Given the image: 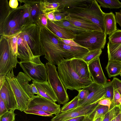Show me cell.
<instances>
[{
	"label": "cell",
	"instance_id": "cell-1",
	"mask_svg": "<svg viewBox=\"0 0 121 121\" xmlns=\"http://www.w3.org/2000/svg\"><path fill=\"white\" fill-rule=\"evenodd\" d=\"M60 38L51 31L47 27L40 30V43L42 52L44 57L50 63L57 65L64 59L74 58L70 53L60 47Z\"/></svg>",
	"mask_w": 121,
	"mask_h": 121
},
{
	"label": "cell",
	"instance_id": "cell-2",
	"mask_svg": "<svg viewBox=\"0 0 121 121\" xmlns=\"http://www.w3.org/2000/svg\"><path fill=\"white\" fill-rule=\"evenodd\" d=\"M57 66L59 76L66 90L68 89L78 91L93 82L92 80L82 79L79 76L76 58L64 59L58 63Z\"/></svg>",
	"mask_w": 121,
	"mask_h": 121
},
{
	"label": "cell",
	"instance_id": "cell-3",
	"mask_svg": "<svg viewBox=\"0 0 121 121\" xmlns=\"http://www.w3.org/2000/svg\"><path fill=\"white\" fill-rule=\"evenodd\" d=\"M14 54L8 38L0 35V86L6 79L5 77L19 62Z\"/></svg>",
	"mask_w": 121,
	"mask_h": 121
},
{
	"label": "cell",
	"instance_id": "cell-4",
	"mask_svg": "<svg viewBox=\"0 0 121 121\" xmlns=\"http://www.w3.org/2000/svg\"><path fill=\"white\" fill-rule=\"evenodd\" d=\"M26 7L24 4L11 9L5 19L0 24V35L9 37L21 31L22 19Z\"/></svg>",
	"mask_w": 121,
	"mask_h": 121
},
{
	"label": "cell",
	"instance_id": "cell-5",
	"mask_svg": "<svg viewBox=\"0 0 121 121\" xmlns=\"http://www.w3.org/2000/svg\"><path fill=\"white\" fill-rule=\"evenodd\" d=\"M66 11L69 14L77 16L92 22L105 33L104 21L105 13L101 10L100 6L96 0H93L91 4L87 7Z\"/></svg>",
	"mask_w": 121,
	"mask_h": 121
},
{
	"label": "cell",
	"instance_id": "cell-6",
	"mask_svg": "<svg viewBox=\"0 0 121 121\" xmlns=\"http://www.w3.org/2000/svg\"><path fill=\"white\" fill-rule=\"evenodd\" d=\"M107 35L102 31H88L76 35L73 39L78 44L90 51L103 49Z\"/></svg>",
	"mask_w": 121,
	"mask_h": 121
},
{
	"label": "cell",
	"instance_id": "cell-7",
	"mask_svg": "<svg viewBox=\"0 0 121 121\" xmlns=\"http://www.w3.org/2000/svg\"><path fill=\"white\" fill-rule=\"evenodd\" d=\"M40 56H35L31 61L20 62L19 64L24 73L33 81L43 82L47 81V70Z\"/></svg>",
	"mask_w": 121,
	"mask_h": 121
},
{
	"label": "cell",
	"instance_id": "cell-8",
	"mask_svg": "<svg viewBox=\"0 0 121 121\" xmlns=\"http://www.w3.org/2000/svg\"><path fill=\"white\" fill-rule=\"evenodd\" d=\"M45 65L47 70L48 80L55 95L57 101L59 104H65L69 101V98L59 77L56 67L48 62Z\"/></svg>",
	"mask_w": 121,
	"mask_h": 121
},
{
	"label": "cell",
	"instance_id": "cell-9",
	"mask_svg": "<svg viewBox=\"0 0 121 121\" xmlns=\"http://www.w3.org/2000/svg\"><path fill=\"white\" fill-rule=\"evenodd\" d=\"M41 28L33 22L23 26L21 33L34 55H43L40 43Z\"/></svg>",
	"mask_w": 121,
	"mask_h": 121
},
{
	"label": "cell",
	"instance_id": "cell-10",
	"mask_svg": "<svg viewBox=\"0 0 121 121\" xmlns=\"http://www.w3.org/2000/svg\"><path fill=\"white\" fill-rule=\"evenodd\" d=\"M14 93L17 105L18 110L22 112L27 109L30 98L22 89L14 74L13 69L5 77Z\"/></svg>",
	"mask_w": 121,
	"mask_h": 121
},
{
	"label": "cell",
	"instance_id": "cell-11",
	"mask_svg": "<svg viewBox=\"0 0 121 121\" xmlns=\"http://www.w3.org/2000/svg\"><path fill=\"white\" fill-rule=\"evenodd\" d=\"M27 110H42L57 115L60 113V106L40 95H35L30 99Z\"/></svg>",
	"mask_w": 121,
	"mask_h": 121
},
{
	"label": "cell",
	"instance_id": "cell-12",
	"mask_svg": "<svg viewBox=\"0 0 121 121\" xmlns=\"http://www.w3.org/2000/svg\"><path fill=\"white\" fill-rule=\"evenodd\" d=\"M98 103L84 106L78 107L68 112L60 113L56 115L51 121H65L68 120L81 116L89 115L95 109Z\"/></svg>",
	"mask_w": 121,
	"mask_h": 121
},
{
	"label": "cell",
	"instance_id": "cell-13",
	"mask_svg": "<svg viewBox=\"0 0 121 121\" xmlns=\"http://www.w3.org/2000/svg\"><path fill=\"white\" fill-rule=\"evenodd\" d=\"M84 88L88 90L89 94L85 99L79 101L78 107L98 103L101 100L104 99V96L106 92L104 85L93 82Z\"/></svg>",
	"mask_w": 121,
	"mask_h": 121
},
{
	"label": "cell",
	"instance_id": "cell-14",
	"mask_svg": "<svg viewBox=\"0 0 121 121\" xmlns=\"http://www.w3.org/2000/svg\"><path fill=\"white\" fill-rule=\"evenodd\" d=\"M90 76L93 82L100 85L106 84L107 79L102 69L99 58L89 63L88 64Z\"/></svg>",
	"mask_w": 121,
	"mask_h": 121
},
{
	"label": "cell",
	"instance_id": "cell-15",
	"mask_svg": "<svg viewBox=\"0 0 121 121\" xmlns=\"http://www.w3.org/2000/svg\"><path fill=\"white\" fill-rule=\"evenodd\" d=\"M0 97L10 110H18L17 104L15 96L6 79L0 86Z\"/></svg>",
	"mask_w": 121,
	"mask_h": 121
},
{
	"label": "cell",
	"instance_id": "cell-16",
	"mask_svg": "<svg viewBox=\"0 0 121 121\" xmlns=\"http://www.w3.org/2000/svg\"><path fill=\"white\" fill-rule=\"evenodd\" d=\"M65 20L75 26L88 31H98L103 32L98 26L92 22L77 16L69 14Z\"/></svg>",
	"mask_w": 121,
	"mask_h": 121
},
{
	"label": "cell",
	"instance_id": "cell-17",
	"mask_svg": "<svg viewBox=\"0 0 121 121\" xmlns=\"http://www.w3.org/2000/svg\"><path fill=\"white\" fill-rule=\"evenodd\" d=\"M16 78L22 89L30 99L34 96L35 94L39 95L33 83L29 84L31 79L25 73L20 72Z\"/></svg>",
	"mask_w": 121,
	"mask_h": 121
},
{
	"label": "cell",
	"instance_id": "cell-18",
	"mask_svg": "<svg viewBox=\"0 0 121 121\" xmlns=\"http://www.w3.org/2000/svg\"><path fill=\"white\" fill-rule=\"evenodd\" d=\"M17 43L18 55L17 58L20 60V62L31 60L35 56L28 45L24 40L21 32L18 38Z\"/></svg>",
	"mask_w": 121,
	"mask_h": 121
},
{
	"label": "cell",
	"instance_id": "cell-19",
	"mask_svg": "<svg viewBox=\"0 0 121 121\" xmlns=\"http://www.w3.org/2000/svg\"><path fill=\"white\" fill-rule=\"evenodd\" d=\"M93 0H56L60 5L57 9L65 11L77 8H85L92 4Z\"/></svg>",
	"mask_w": 121,
	"mask_h": 121
},
{
	"label": "cell",
	"instance_id": "cell-20",
	"mask_svg": "<svg viewBox=\"0 0 121 121\" xmlns=\"http://www.w3.org/2000/svg\"><path fill=\"white\" fill-rule=\"evenodd\" d=\"M32 82L37 89L39 95L53 102L57 101L55 95L48 81L40 82L32 81Z\"/></svg>",
	"mask_w": 121,
	"mask_h": 121
},
{
	"label": "cell",
	"instance_id": "cell-21",
	"mask_svg": "<svg viewBox=\"0 0 121 121\" xmlns=\"http://www.w3.org/2000/svg\"><path fill=\"white\" fill-rule=\"evenodd\" d=\"M47 27L51 31L61 39H73L75 35L67 29L56 24L48 19Z\"/></svg>",
	"mask_w": 121,
	"mask_h": 121
},
{
	"label": "cell",
	"instance_id": "cell-22",
	"mask_svg": "<svg viewBox=\"0 0 121 121\" xmlns=\"http://www.w3.org/2000/svg\"><path fill=\"white\" fill-rule=\"evenodd\" d=\"M61 48L72 55L74 58L82 59L89 51L87 48L82 47L72 46L67 45L59 39Z\"/></svg>",
	"mask_w": 121,
	"mask_h": 121
},
{
	"label": "cell",
	"instance_id": "cell-23",
	"mask_svg": "<svg viewBox=\"0 0 121 121\" xmlns=\"http://www.w3.org/2000/svg\"><path fill=\"white\" fill-rule=\"evenodd\" d=\"M107 48L108 60L121 62V44H114L109 41Z\"/></svg>",
	"mask_w": 121,
	"mask_h": 121
},
{
	"label": "cell",
	"instance_id": "cell-24",
	"mask_svg": "<svg viewBox=\"0 0 121 121\" xmlns=\"http://www.w3.org/2000/svg\"><path fill=\"white\" fill-rule=\"evenodd\" d=\"M104 21L107 35H110L117 29L115 15L112 12L105 13Z\"/></svg>",
	"mask_w": 121,
	"mask_h": 121
},
{
	"label": "cell",
	"instance_id": "cell-25",
	"mask_svg": "<svg viewBox=\"0 0 121 121\" xmlns=\"http://www.w3.org/2000/svg\"><path fill=\"white\" fill-rule=\"evenodd\" d=\"M76 67L78 74L81 78L92 80L90 76L88 64L82 59L76 58Z\"/></svg>",
	"mask_w": 121,
	"mask_h": 121
},
{
	"label": "cell",
	"instance_id": "cell-26",
	"mask_svg": "<svg viewBox=\"0 0 121 121\" xmlns=\"http://www.w3.org/2000/svg\"><path fill=\"white\" fill-rule=\"evenodd\" d=\"M106 69L109 78L120 75L121 73V62L108 60Z\"/></svg>",
	"mask_w": 121,
	"mask_h": 121
},
{
	"label": "cell",
	"instance_id": "cell-27",
	"mask_svg": "<svg viewBox=\"0 0 121 121\" xmlns=\"http://www.w3.org/2000/svg\"><path fill=\"white\" fill-rule=\"evenodd\" d=\"M53 22L59 26L64 27L69 30L75 35L88 31L84 29L75 26L69 21L66 20L60 21H55Z\"/></svg>",
	"mask_w": 121,
	"mask_h": 121
},
{
	"label": "cell",
	"instance_id": "cell-28",
	"mask_svg": "<svg viewBox=\"0 0 121 121\" xmlns=\"http://www.w3.org/2000/svg\"><path fill=\"white\" fill-rule=\"evenodd\" d=\"M40 9L43 13L56 10L60 5V4L56 0H41L39 3Z\"/></svg>",
	"mask_w": 121,
	"mask_h": 121
},
{
	"label": "cell",
	"instance_id": "cell-29",
	"mask_svg": "<svg viewBox=\"0 0 121 121\" xmlns=\"http://www.w3.org/2000/svg\"><path fill=\"white\" fill-rule=\"evenodd\" d=\"M109 110L108 107L98 104L95 109L89 115V116L92 121H94L97 119L107 114Z\"/></svg>",
	"mask_w": 121,
	"mask_h": 121
},
{
	"label": "cell",
	"instance_id": "cell-30",
	"mask_svg": "<svg viewBox=\"0 0 121 121\" xmlns=\"http://www.w3.org/2000/svg\"><path fill=\"white\" fill-rule=\"evenodd\" d=\"M12 8L10 7L7 0H0V24L7 17Z\"/></svg>",
	"mask_w": 121,
	"mask_h": 121
},
{
	"label": "cell",
	"instance_id": "cell-31",
	"mask_svg": "<svg viewBox=\"0 0 121 121\" xmlns=\"http://www.w3.org/2000/svg\"><path fill=\"white\" fill-rule=\"evenodd\" d=\"M100 6L110 9H118L121 8V2L118 0H96Z\"/></svg>",
	"mask_w": 121,
	"mask_h": 121
},
{
	"label": "cell",
	"instance_id": "cell-32",
	"mask_svg": "<svg viewBox=\"0 0 121 121\" xmlns=\"http://www.w3.org/2000/svg\"><path fill=\"white\" fill-rule=\"evenodd\" d=\"M79 94L69 102L65 104L62 107L60 112H65L75 109L78 107L79 102Z\"/></svg>",
	"mask_w": 121,
	"mask_h": 121
},
{
	"label": "cell",
	"instance_id": "cell-33",
	"mask_svg": "<svg viewBox=\"0 0 121 121\" xmlns=\"http://www.w3.org/2000/svg\"><path fill=\"white\" fill-rule=\"evenodd\" d=\"M102 52L101 49L89 51L82 59L88 64L93 60L99 58Z\"/></svg>",
	"mask_w": 121,
	"mask_h": 121
},
{
	"label": "cell",
	"instance_id": "cell-34",
	"mask_svg": "<svg viewBox=\"0 0 121 121\" xmlns=\"http://www.w3.org/2000/svg\"><path fill=\"white\" fill-rule=\"evenodd\" d=\"M25 4L26 5V7L22 19V28L25 25L34 22L31 15V6L29 5Z\"/></svg>",
	"mask_w": 121,
	"mask_h": 121
},
{
	"label": "cell",
	"instance_id": "cell-35",
	"mask_svg": "<svg viewBox=\"0 0 121 121\" xmlns=\"http://www.w3.org/2000/svg\"><path fill=\"white\" fill-rule=\"evenodd\" d=\"M21 32V31L14 35L7 37L9 39L14 54L17 56L18 55L17 51L18 39Z\"/></svg>",
	"mask_w": 121,
	"mask_h": 121
},
{
	"label": "cell",
	"instance_id": "cell-36",
	"mask_svg": "<svg viewBox=\"0 0 121 121\" xmlns=\"http://www.w3.org/2000/svg\"><path fill=\"white\" fill-rule=\"evenodd\" d=\"M106 93L104 96V98L112 100L114 93V88L112 81L107 82L103 85Z\"/></svg>",
	"mask_w": 121,
	"mask_h": 121
},
{
	"label": "cell",
	"instance_id": "cell-37",
	"mask_svg": "<svg viewBox=\"0 0 121 121\" xmlns=\"http://www.w3.org/2000/svg\"><path fill=\"white\" fill-rule=\"evenodd\" d=\"M109 41L114 44H121V30L117 29L109 35Z\"/></svg>",
	"mask_w": 121,
	"mask_h": 121
},
{
	"label": "cell",
	"instance_id": "cell-38",
	"mask_svg": "<svg viewBox=\"0 0 121 121\" xmlns=\"http://www.w3.org/2000/svg\"><path fill=\"white\" fill-rule=\"evenodd\" d=\"M40 3L30 5L31 6V16L34 22H35L39 15L43 13L40 10Z\"/></svg>",
	"mask_w": 121,
	"mask_h": 121
},
{
	"label": "cell",
	"instance_id": "cell-39",
	"mask_svg": "<svg viewBox=\"0 0 121 121\" xmlns=\"http://www.w3.org/2000/svg\"><path fill=\"white\" fill-rule=\"evenodd\" d=\"M15 110L11 109L0 116V121H15Z\"/></svg>",
	"mask_w": 121,
	"mask_h": 121
},
{
	"label": "cell",
	"instance_id": "cell-40",
	"mask_svg": "<svg viewBox=\"0 0 121 121\" xmlns=\"http://www.w3.org/2000/svg\"><path fill=\"white\" fill-rule=\"evenodd\" d=\"M119 105L114 106L110 109L106 115L103 121H111L115 118L119 112H118V110L116 109Z\"/></svg>",
	"mask_w": 121,
	"mask_h": 121
},
{
	"label": "cell",
	"instance_id": "cell-41",
	"mask_svg": "<svg viewBox=\"0 0 121 121\" xmlns=\"http://www.w3.org/2000/svg\"><path fill=\"white\" fill-rule=\"evenodd\" d=\"M48 19L45 13H43L38 16L35 22L41 28L46 27Z\"/></svg>",
	"mask_w": 121,
	"mask_h": 121
},
{
	"label": "cell",
	"instance_id": "cell-42",
	"mask_svg": "<svg viewBox=\"0 0 121 121\" xmlns=\"http://www.w3.org/2000/svg\"><path fill=\"white\" fill-rule=\"evenodd\" d=\"M23 112L26 114H33L43 116L52 117L53 114L42 110H26Z\"/></svg>",
	"mask_w": 121,
	"mask_h": 121
},
{
	"label": "cell",
	"instance_id": "cell-43",
	"mask_svg": "<svg viewBox=\"0 0 121 121\" xmlns=\"http://www.w3.org/2000/svg\"><path fill=\"white\" fill-rule=\"evenodd\" d=\"M54 14L56 21L65 20L66 17L69 15L66 11L57 9L56 10Z\"/></svg>",
	"mask_w": 121,
	"mask_h": 121
},
{
	"label": "cell",
	"instance_id": "cell-44",
	"mask_svg": "<svg viewBox=\"0 0 121 121\" xmlns=\"http://www.w3.org/2000/svg\"><path fill=\"white\" fill-rule=\"evenodd\" d=\"M113 107L120 105L121 104V96L117 91L114 90V93L113 99L112 101Z\"/></svg>",
	"mask_w": 121,
	"mask_h": 121
},
{
	"label": "cell",
	"instance_id": "cell-45",
	"mask_svg": "<svg viewBox=\"0 0 121 121\" xmlns=\"http://www.w3.org/2000/svg\"><path fill=\"white\" fill-rule=\"evenodd\" d=\"M114 90L117 91L121 96V80L114 77L112 81Z\"/></svg>",
	"mask_w": 121,
	"mask_h": 121
},
{
	"label": "cell",
	"instance_id": "cell-46",
	"mask_svg": "<svg viewBox=\"0 0 121 121\" xmlns=\"http://www.w3.org/2000/svg\"><path fill=\"white\" fill-rule=\"evenodd\" d=\"M9 110L4 101L0 97V116Z\"/></svg>",
	"mask_w": 121,
	"mask_h": 121
},
{
	"label": "cell",
	"instance_id": "cell-47",
	"mask_svg": "<svg viewBox=\"0 0 121 121\" xmlns=\"http://www.w3.org/2000/svg\"><path fill=\"white\" fill-rule=\"evenodd\" d=\"M79 94V101H81L86 99L89 94L88 90L84 88L79 90L78 91Z\"/></svg>",
	"mask_w": 121,
	"mask_h": 121
},
{
	"label": "cell",
	"instance_id": "cell-48",
	"mask_svg": "<svg viewBox=\"0 0 121 121\" xmlns=\"http://www.w3.org/2000/svg\"><path fill=\"white\" fill-rule=\"evenodd\" d=\"M60 39L61 41L67 45L72 46L82 47L75 42L73 39H64L60 38Z\"/></svg>",
	"mask_w": 121,
	"mask_h": 121
},
{
	"label": "cell",
	"instance_id": "cell-49",
	"mask_svg": "<svg viewBox=\"0 0 121 121\" xmlns=\"http://www.w3.org/2000/svg\"><path fill=\"white\" fill-rule=\"evenodd\" d=\"M112 103V102L110 99L106 98L101 100L98 102L99 104L108 107L109 110Z\"/></svg>",
	"mask_w": 121,
	"mask_h": 121
},
{
	"label": "cell",
	"instance_id": "cell-50",
	"mask_svg": "<svg viewBox=\"0 0 121 121\" xmlns=\"http://www.w3.org/2000/svg\"><path fill=\"white\" fill-rule=\"evenodd\" d=\"M56 10H54L45 13L48 20L52 22L56 21L54 14Z\"/></svg>",
	"mask_w": 121,
	"mask_h": 121
},
{
	"label": "cell",
	"instance_id": "cell-51",
	"mask_svg": "<svg viewBox=\"0 0 121 121\" xmlns=\"http://www.w3.org/2000/svg\"><path fill=\"white\" fill-rule=\"evenodd\" d=\"M20 2H23L24 4L29 5H32L35 4L40 2L41 0H18Z\"/></svg>",
	"mask_w": 121,
	"mask_h": 121
},
{
	"label": "cell",
	"instance_id": "cell-52",
	"mask_svg": "<svg viewBox=\"0 0 121 121\" xmlns=\"http://www.w3.org/2000/svg\"><path fill=\"white\" fill-rule=\"evenodd\" d=\"M17 0H10L9 2V6L12 9H15L18 6V3Z\"/></svg>",
	"mask_w": 121,
	"mask_h": 121
},
{
	"label": "cell",
	"instance_id": "cell-53",
	"mask_svg": "<svg viewBox=\"0 0 121 121\" xmlns=\"http://www.w3.org/2000/svg\"><path fill=\"white\" fill-rule=\"evenodd\" d=\"M115 17L117 23L121 27V14L119 12H116Z\"/></svg>",
	"mask_w": 121,
	"mask_h": 121
},
{
	"label": "cell",
	"instance_id": "cell-54",
	"mask_svg": "<svg viewBox=\"0 0 121 121\" xmlns=\"http://www.w3.org/2000/svg\"><path fill=\"white\" fill-rule=\"evenodd\" d=\"M85 116H81L76 117L70 119L65 121H80L82 120Z\"/></svg>",
	"mask_w": 121,
	"mask_h": 121
},
{
	"label": "cell",
	"instance_id": "cell-55",
	"mask_svg": "<svg viewBox=\"0 0 121 121\" xmlns=\"http://www.w3.org/2000/svg\"><path fill=\"white\" fill-rule=\"evenodd\" d=\"M116 118V121H121V108L117 115Z\"/></svg>",
	"mask_w": 121,
	"mask_h": 121
},
{
	"label": "cell",
	"instance_id": "cell-56",
	"mask_svg": "<svg viewBox=\"0 0 121 121\" xmlns=\"http://www.w3.org/2000/svg\"><path fill=\"white\" fill-rule=\"evenodd\" d=\"M80 121H92L89 117V115L85 116Z\"/></svg>",
	"mask_w": 121,
	"mask_h": 121
},
{
	"label": "cell",
	"instance_id": "cell-57",
	"mask_svg": "<svg viewBox=\"0 0 121 121\" xmlns=\"http://www.w3.org/2000/svg\"><path fill=\"white\" fill-rule=\"evenodd\" d=\"M107 114H105L101 117L97 119L94 121H103Z\"/></svg>",
	"mask_w": 121,
	"mask_h": 121
},
{
	"label": "cell",
	"instance_id": "cell-58",
	"mask_svg": "<svg viewBox=\"0 0 121 121\" xmlns=\"http://www.w3.org/2000/svg\"><path fill=\"white\" fill-rule=\"evenodd\" d=\"M119 13L121 14V10H120V12H119Z\"/></svg>",
	"mask_w": 121,
	"mask_h": 121
},
{
	"label": "cell",
	"instance_id": "cell-59",
	"mask_svg": "<svg viewBox=\"0 0 121 121\" xmlns=\"http://www.w3.org/2000/svg\"><path fill=\"white\" fill-rule=\"evenodd\" d=\"M120 75L121 77V73L120 74Z\"/></svg>",
	"mask_w": 121,
	"mask_h": 121
},
{
	"label": "cell",
	"instance_id": "cell-60",
	"mask_svg": "<svg viewBox=\"0 0 121 121\" xmlns=\"http://www.w3.org/2000/svg\"></svg>",
	"mask_w": 121,
	"mask_h": 121
}]
</instances>
